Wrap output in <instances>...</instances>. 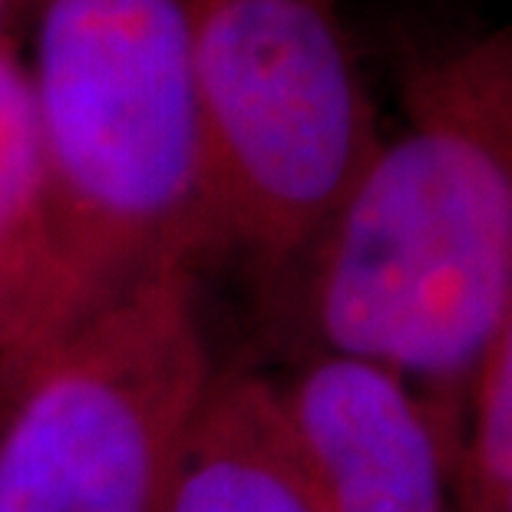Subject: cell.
Segmentation results:
<instances>
[{
    "instance_id": "30bf717a",
    "label": "cell",
    "mask_w": 512,
    "mask_h": 512,
    "mask_svg": "<svg viewBox=\"0 0 512 512\" xmlns=\"http://www.w3.org/2000/svg\"><path fill=\"white\" fill-rule=\"evenodd\" d=\"M24 0H0V37H17Z\"/></svg>"
},
{
    "instance_id": "3957f363",
    "label": "cell",
    "mask_w": 512,
    "mask_h": 512,
    "mask_svg": "<svg viewBox=\"0 0 512 512\" xmlns=\"http://www.w3.org/2000/svg\"><path fill=\"white\" fill-rule=\"evenodd\" d=\"M192 63L222 258L285 285L380 146L334 0H195Z\"/></svg>"
},
{
    "instance_id": "5b68a950",
    "label": "cell",
    "mask_w": 512,
    "mask_h": 512,
    "mask_svg": "<svg viewBox=\"0 0 512 512\" xmlns=\"http://www.w3.org/2000/svg\"><path fill=\"white\" fill-rule=\"evenodd\" d=\"M268 377L324 512H460L463 423L410 380L334 351Z\"/></svg>"
},
{
    "instance_id": "8992f818",
    "label": "cell",
    "mask_w": 512,
    "mask_h": 512,
    "mask_svg": "<svg viewBox=\"0 0 512 512\" xmlns=\"http://www.w3.org/2000/svg\"><path fill=\"white\" fill-rule=\"evenodd\" d=\"M162 512H324L265 370L215 364Z\"/></svg>"
},
{
    "instance_id": "ba28073f",
    "label": "cell",
    "mask_w": 512,
    "mask_h": 512,
    "mask_svg": "<svg viewBox=\"0 0 512 512\" xmlns=\"http://www.w3.org/2000/svg\"><path fill=\"white\" fill-rule=\"evenodd\" d=\"M460 512H512V304L466 400Z\"/></svg>"
},
{
    "instance_id": "9c48e42d",
    "label": "cell",
    "mask_w": 512,
    "mask_h": 512,
    "mask_svg": "<svg viewBox=\"0 0 512 512\" xmlns=\"http://www.w3.org/2000/svg\"><path fill=\"white\" fill-rule=\"evenodd\" d=\"M27 374H30L27 364L10 361V357L0 354V423L7 420V413H10V407H14L17 394L24 390Z\"/></svg>"
},
{
    "instance_id": "7a4b0ae2",
    "label": "cell",
    "mask_w": 512,
    "mask_h": 512,
    "mask_svg": "<svg viewBox=\"0 0 512 512\" xmlns=\"http://www.w3.org/2000/svg\"><path fill=\"white\" fill-rule=\"evenodd\" d=\"M195 0H24L63 261V334L222 261L192 63ZM24 50V47H20ZM57 341V344H60Z\"/></svg>"
},
{
    "instance_id": "277c9868",
    "label": "cell",
    "mask_w": 512,
    "mask_h": 512,
    "mask_svg": "<svg viewBox=\"0 0 512 512\" xmlns=\"http://www.w3.org/2000/svg\"><path fill=\"white\" fill-rule=\"evenodd\" d=\"M212 374L199 275L93 314L30 367L0 423V512H162Z\"/></svg>"
},
{
    "instance_id": "6da1fadb",
    "label": "cell",
    "mask_w": 512,
    "mask_h": 512,
    "mask_svg": "<svg viewBox=\"0 0 512 512\" xmlns=\"http://www.w3.org/2000/svg\"><path fill=\"white\" fill-rule=\"evenodd\" d=\"M384 136L281 288L301 351L380 364L463 423L512 304V20L420 50Z\"/></svg>"
},
{
    "instance_id": "52a82bcc",
    "label": "cell",
    "mask_w": 512,
    "mask_h": 512,
    "mask_svg": "<svg viewBox=\"0 0 512 512\" xmlns=\"http://www.w3.org/2000/svg\"><path fill=\"white\" fill-rule=\"evenodd\" d=\"M63 334V261L20 37H0V354L34 367Z\"/></svg>"
}]
</instances>
